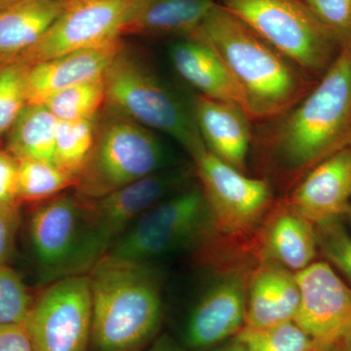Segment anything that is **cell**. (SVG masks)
Returning <instances> with one entry per match:
<instances>
[{"instance_id":"obj_1","label":"cell","mask_w":351,"mask_h":351,"mask_svg":"<svg viewBox=\"0 0 351 351\" xmlns=\"http://www.w3.org/2000/svg\"><path fill=\"white\" fill-rule=\"evenodd\" d=\"M261 147L277 175L298 182L316 165L351 147V41L287 112L265 121Z\"/></svg>"},{"instance_id":"obj_2","label":"cell","mask_w":351,"mask_h":351,"mask_svg":"<svg viewBox=\"0 0 351 351\" xmlns=\"http://www.w3.org/2000/svg\"><path fill=\"white\" fill-rule=\"evenodd\" d=\"M191 36L204 39L218 53L251 121L276 119L317 82L218 2Z\"/></svg>"},{"instance_id":"obj_3","label":"cell","mask_w":351,"mask_h":351,"mask_svg":"<svg viewBox=\"0 0 351 351\" xmlns=\"http://www.w3.org/2000/svg\"><path fill=\"white\" fill-rule=\"evenodd\" d=\"M87 274L92 300V350L144 348L162 320L161 283L154 265L107 255Z\"/></svg>"},{"instance_id":"obj_4","label":"cell","mask_w":351,"mask_h":351,"mask_svg":"<svg viewBox=\"0 0 351 351\" xmlns=\"http://www.w3.org/2000/svg\"><path fill=\"white\" fill-rule=\"evenodd\" d=\"M106 108L97 119L93 152L75 188L83 200L97 199L175 166L151 129Z\"/></svg>"},{"instance_id":"obj_5","label":"cell","mask_w":351,"mask_h":351,"mask_svg":"<svg viewBox=\"0 0 351 351\" xmlns=\"http://www.w3.org/2000/svg\"><path fill=\"white\" fill-rule=\"evenodd\" d=\"M191 156L213 221V239L205 252L214 257L221 250L218 257L225 256L226 249L261 232L272 205L271 186L223 162L205 145Z\"/></svg>"},{"instance_id":"obj_6","label":"cell","mask_w":351,"mask_h":351,"mask_svg":"<svg viewBox=\"0 0 351 351\" xmlns=\"http://www.w3.org/2000/svg\"><path fill=\"white\" fill-rule=\"evenodd\" d=\"M106 107L174 138L189 156L204 145L191 103L182 101L125 46L104 75Z\"/></svg>"},{"instance_id":"obj_7","label":"cell","mask_w":351,"mask_h":351,"mask_svg":"<svg viewBox=\"0 0 351 351\" xmlns=\"http://www.w3.org/2000/svg\"><path fill=\"white\" fill-rule=\"evenodd\" d=\"M213 235L211 213L196 182L149 208L107 255L154 265L168 256L203 250Z\"/></svg>"},{"instance_id":"obj_8","label":"cell","mask_w":351,"mask_h":351,"mask_svg":"<svg viewBox=\"0 0 351 351\" xmlns=\"http://www.w3.org/2000/svg\"><path fill=\"white\" fill-rule=\"evenodd\" d=\"M195 168L175 165L94 200H83V232L75 276L86 274L149 208L195 179Z\"/></svg>"},{"instance_id":"obj_9","label":"cell","mask_w":351,"mask_h":351,"mask_svg":"<svg viewBox=\"0 0 351 351\" xmlns=\"http://www.w3.org/2000/svg\"><path fill=\"white\" fill-rule=\"evenodd\" d=\"M309 75L319 80L343 44L302 0H217Z\"/></svg>"},{"instance_id":"obj_10","label":"cell","mask_w":351,"mask_h":351,"mask_svg":"<svg viewBox=\"0 0 351 351\" xmlns=\"http://www.w3.org/2000/svg\"><path fill=\"white\" fill-rule=\"evenodd\" d=\"M149 0H69L36 45L15 59L38 64L122 38V32Z\"/></svg>"},{"instance_id":"obj_11","label":"cell","mask_w":351,"mask_h":351,"mask_svg":"<svg viewBox=\"0 0 351 351\" xmlns=\"http://www.w3.org/2000/svg\"><path fill=\"white\" fill-rule=\"evenodd\" d=\"M25 327L36 351H88L92 336L88 274L53 281L34 301Z\"/></svg>"},{"instance_id":"obj_12","label":"cell","mask_w":351,"mask_h":351,"mask_svg":"<svg viewBox=\"0 0 351 351\" xmlns=\"http://www.w3.org/2000/svg\"><path fill=\"white\" fill-rule=\"evenodd\" d=\"M252 270L244 265L225 267L191 311L184 343L191 350H207L234 338L245 326L247 290Z\"/></svg>"},{"instance_id":"obj_13","label":"cell","mask_w":351,"mask_h":351,"mask_svg":"<svg viewBox=\"0 0 351 351\" xmlns=\"http://www.w3.org/2000/svg\"><path fill=\"white\" fill-rule=\"evenodd\" d=\"M83 200L62 195L43 201L29 221L34 256L46 278L73 276L83 232Z\"/></svg>"},{"instance_id":"obj_14","label":"cell","mask_w":351,"mask_h":351,"mask_svg":"<svg viewBox=\"0 0 351 351\" xmlns=\"http://www.w3.org/2000/svg\"><path fill=\"white\" fill-rule=\"evenodd\" d=\"M295 276L301 294L295 322L315 350L332 345L351 323V286L325 261H315Z\"/></svg>"},{"instance_id":"obj_15","label":"cell","mask_w":351,"mask_h":351,"mask_svg":"<svg viewBox=\"0 0 351 351\" xmlns=\"http://www.w3.org/2000/svg\"><path fill=\"white\" fill-rule=\"evenodd\" d=\"M285 203L314 226L343 218L351 203V147L308 171Z\"/></svg>"},{"instance_id":"obj_16","label":"cell","mask_w":351,"mask_h":351,"mask_svg":"<svg viewBox=\"0 0 351 351\" xmlns=\"http://www.w3.org/2000/svg\"><path fill=\"white\" fill-rule=\"evenodd\" d=\"M124 46L119 38L31 64L25 73L27 104H43L66 88L101 77Z\"/></svg>"},{"instance_id":"obj_17","label":"cell","mask_w":351,"mask_h":351,"mask_svg":"<svg viewBox=\"0 0 351 351\" xmlns=\"http://www.w3.org/2000/svg\"><path fill=\"white\" fill-rule=\"evenodd\" d=\"M196 126L208 151L247 174L253 132L251 119L237 104L195 94L191 101Z\"/></svg>"},{"instance_id":"obj_18","label":"cell","mask_w":351,"mask_h":351,"mask_svg":"<svg viewBox=\"0 0 351 351\" xmlns=\"http://www.w3.org/2000/svg\"><path fill=\"white\" fill-rule=\"evenodd\" d=\"M301 302L294 272L269 261L252 270L244 327L262 328L295 319Z\"/></svg>"},{"instance_id":"obj_19","label":"cell","mask_w":351,"mask_h":351,"mask_svg":"<svg viewBox=\"0 0 351 351\" xmlns=\"http://www.w3.org/2000/svg\"><path fill=\"white\" fill-rule=\"evenodd\" d=\"M258 237L261 261L299 272L315 262L318 254L315 228L286 203L272 210Z\"/></svg>"},{"instance_id":"obj_20","label":"cell","mask_w":351,"mask_h":351,"mask_svg":"<svg viewBox=\"0 0 351 351\" xmlns=\"http://www.w3.org/2000/svg\"><path fill=\"white\" fill-rule=\"evenodd\" d=\"M169 56L176 71L197 94L241 107L239 91L228 69L204 39L181 38L170 46Z\"/></svg>"},{"instance_id":"obj_21","label":"cell","mask_w":351,"mask_h":351,"mask_svg":"<svg viewBox=\"0 0 351 351\" xmlns=\"http://www.w3.org/2000/svg\"><path fill=\"white\" fill-rule=\"evenodd\" d=\"M66 0H16L0 10V63L38 43L68 5Z\"/></svg>"},{"instance_id":"obj_22","label":"cell","mask_w":351,"mask_h":351,"mask_svg":"<svg viewBox=\"0 0 351 351\" xmlns=\"http://www.w3.org/2000/svg\"><path fill=\"white\" fill-rule=\"evenodd\" d=\"M217 0H149L126 25L127 36L189 38L200 29Z\"/></svg>"},{"instance_id":"obj_23","label":"cell","mask_w":351,"mask_h":351,"mask_svg":"<svg viewBox=\"0 0 351 351\" xmlns=\"http://www.w3.org/2000/svg\"><path fill=\"white\" fill-rule=\"evenodd\" d=\"M57 117L44 104H27L7 133V147L17 159L54 164Z\"/></svg>"},{"instance_id":"obj_24","label":"cell","mask_w":351,"mask_h":351,"mask_svg":"<svg viewBox=\"0 0 351 351\" xmlns=\"http://www.w3.org/2000/svg\"><path fill=\"white\" fill-rule=\"evenodd\" d=\"M97 119L78 121L58 120L54 164L76 181L93 152Z\"/></svg>"},{"instance_id":"obj_25","label":"cell","mask_w":351,"mask_h":351,"mask_svg":"<svg viewBox=\"0 0 351 351\" xmlns=\"http://www.w3.org/2000/svg\"><path fill=\"white\" fill-rule=\"evenodd\" d=\"M106 101L105 80L101 76L57 92L43 104L58 120L78 121L96 119Z\"/></svg>"},{"instance_id":"obj_26","label":"cell","mask_w":351,"mask_h":351,"mask_svg":"<svg viewBox=\"0 0 351 351\" xmlns=\"http://www.w3.org/2000/svg\"><path fill=\"white\" fill-rule=\"evenodd\" d=\"M18 197L22 202H43L75 188L77 181L55 164L34 159H18Z\"/></svg>"},{"instance_id":"obj_27","label":"cell","mask_w":351,"mask_h":351,"mask_svg":"<svg viewBox=\"0 0 351 351\" xmlns=\"http://www.w3.org/2000/svg\"><path fill=\"white\" fill-rule=\"evenodd\" d=\"M246 351H314L311 337L294 320L262 328L244 327L234 337Z\"/></svg>"},{"instance_id":"obj_28","label":"cell","mask_w":351,"mask_h":351,"mask_svg":"<svg viewBox=\"0 0 351 351\" xmlns=\"http://www.w3.org/2000/svg\"><path fill=\"white\" fill-rule=\"evenodd\" d=\"M29 64L13 59L0 66V138L7 135L27 105L25 73Z\"/></svg>"},{"instance_id":"obj_29","label":"cell","mask_w":351,"mask_h":351,"mask_svg":"<svg viewBox=\"0 0 351 351\" xmlns=\"http://www.w3.org/2000/svg\"><path fill=\"white\" fill-rule=\"evenodd\" d=\"M34 300L19 274L0 263V327L25 325Z\"/></svg>"},{"instance_id":"obj_30","label":"cell","mask_w":351,"mask_h":351,"mask_svg":"<svg viewBox=\"0 0 351 351\" xmlns=\"http://www.w3.org/2000/svg\"><path fill=\"white\" fill-rule=\"evenodd\" d=\"M343 218H336L314 226L318 252L332 269L346 277L351 286V234Z\"/></svg>"},{"instance_id":"obj_31","label":"cell","mask_w":351,"mask_h":351,"mask_svg":"<svg viewBox=\"0 0 351 351\" xmlns=\"http://www.w3.org/2000/svg\"><path fill=\"white\" fill-rule=\"evenodd\" d=\"M321 24L346 44L351 41V0H302Z\"/></svg>"},{"instance_id":"obj_32","label":"cell","mask_w":351,"mask_h":351,"mask_svg":"<svg viewBox=\"0 0 351 351\" xmlns=\"http://www.w3.org/2000/svg\"><path fill=\"white\" fill-rule=\"evenodd\" d=\"M18 178V159L8 149H0V203L17 209L20 205Z\"/></svg>"},{"instance_id":"obj_33","label":"cell","mask_w":351,"mask_h":351,"mask_svg":"<svg viewBox=\"0 0 351 351\" xmlns=\"http://www.w3.org/2000/svg\"><path fill=\"white\" fill-rule=\"evenodd\" d=\"M19 221L17 208L0 203V263H7L12 257Z\"/></svg>"},{"instance_id":"obj_34","label":"cell","mask_w":351,"mask_h":351,"mask_svg":"<svg viewBox=\"0 0 351 351\" xmlns=\"http://www.w3.org/2000/svg\"><path fill=\"white\" fill-rule=\"evenodd\" d=\"M0 351H36L25 325L0 327Z\"/></svg>"},{"instance_id":"obj_35","label":"cell","mask_w":351,"mask_h":351,"mask_svg":"<svg viewBox=\"0 0 351 351\" xmlns=\"http://www.w3.org/2000/svg\"><path fill=\"white\" fill-rule=\"evenodd\" d=\"M133 351H182L179 346L176 345L174 341L168 337L157 339L156 343H152L149 348H138Z\"/></svg>"},{"instance_id":"obj_36","label":"cell","mask_w":351,"mask_h":351,"mask_svg":"<svg viewBox=\"0 0 351 351\" xmlns=\"http://www.w3.org/2000/svg\"><path fill=\"white\" fill-rule=\"evenodd\" d=\"M336 343L341 351H351V323Z\"/></svg>"},{"instance_id":"obj_37","label":"cell","mask_w":351,"mask_h":351,"mask_svg":"<svg viewBox=\"0 0 351 351\" xmlns=\"http://www.w3.org/2000/svg\"><path fill=\"white\" fill-rule=\"evenodd\" d=\"M216 351H246V350L237 339L233 338L226 345L221 346Z\"/></svg>"},{"instance_id":"obj_38","label":"cell","mask_w":351,"mask_h":351,"mask_svg":"<svg viewBox=\"0 0 351 351\" xmlns=\"http://www.w3.org/2000/svg\"><path fill=\"white\" fill-rule=\"evenodd\" d=\"M314 351H341L339 350L337 343H332V345L323 346V348H316Z\"/></svg>"},{"instance_id":"obj_39","label":"cell","mask_w":351,"mask_h":351,"mask_svg":"<svg viewBox=\"0 0 351 351\" xmlns=\"http://www.w3.org/2000/svg\"><path fill=\"white\" fill-rule=\"evenodd\" d=\"M343 218L348 221V223H350L351 226V203L348 205V207L346 208L345 214H343Z\"/></svg>"},{"instance_id":"obj_40","label":"cell","mask_w":351,"mask_h":351,"mask_svg":"<svg viewBox=\"0 0 351 351\" xmlns=\"http://www.w3.org/2000/svg\"><path fill=\"white\" fill-rule=\"evenodd\" d=\"M16 0H0V10L3 9L4 7L8 6L9 4L13 3Z\"/></svg>"},{"instance_id":"obj_41","label":"cell","mask_w":351,"mask_h":351,"mask_svg":"<svg viewBox=\"0 0 351 351\" xmlns=\"http://www.w3.org/2000/svg\"><path fill=\"white\" fill-rule=\"evenodd\" d=\"M5 63H6V62H5ZM2 64H4V63H0V66H1Z\"/></svg>"},{"instance_id":"obj_42","label":"cell","mask_w":351,"mask_h":351,"mask_svg":"<svg viewBox=\"0 0 351 351\" xmlns=\"http://www.w3.org/2000/svg\"><path fill=\"white\" fill-rule=\"evenodd\" d=\"M66 1H69V0H66Z\"/></svg>"}]
</instances>
